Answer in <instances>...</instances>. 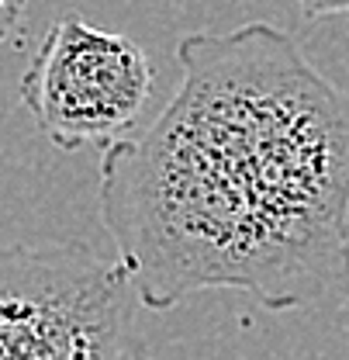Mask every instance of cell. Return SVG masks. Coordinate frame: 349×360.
Masks as SVG:
<instances>
[{
	"mask_svg": "<svg viewBox=\"0 0 349 360\" xmlns=\"http://www.w3.org/2000/svg\"><path fill=\"white\" fill-rule=\"evenodd\" d=\"M176 59L156 122L100 156V222L142 309L329 298L349 277V87L270 21L190 32Z\"/></svg>",
	"mask_w": 349,
	"mask_h": 360,
	"instance_id": "6da1fadb",
	"label": "cell"
},
{
	"mask_svg": "<svg viewBox=\"0 0 349 360\" xmlns=\"http://www.w3.org/2000/svg\"><path fill=\"white\" fill-rule=\"evenodd\" d=\"M118 257L84 243L0 246V360H149Z\"/></svg>",
	"mask_w": 349,
	"mask_h": 360,
	"instance_id": "7a4b0ae2",
	"label": "cell"
},
{
	"mask_svg": "<svg viewBox=\"0 0 349 360\" xmlns=\"http://www.w3.org/2000/svg\"><path fill=\"white\" fill-rule=\"evenodd\" d=\"M18 97L55 149H107L142 122L152 63L135 39L66 14L39 42Z\"/></svg>",
	"mask_w": 349,
	"mask_h": 360,
	"instance_id": "3957f363",
	"label": "cell"
},
{
	"mask_svg": "<svg viewBox=\"0 0 349 360\" xmlns=\"http://www.w3.org/2000/svg\"><path fill=\"white\" fill-rule=\"evenodd\" d=\"M298 11L308 21H322V18H336V14H349V0H294Z\"/></svg>",
	"mask_w": 349,
	"mask_h": 360,
	"instance_id": "277c9868",
	"label": "cell"
},
{
	"mask_svg": "<svg viewBox=\"0 0 349 360\" xmlns=\"http://www.w3.org/2000/svg\"><path fill=\"white\" fill-rule=\"evenodd\" d=\"M25 7H28V0H0V45L14 35V28H18Z\"/></svg>",
	"mask_w": 349,
	"mask_h": 360,
	"instance_id": "5b68a950",
	"label": "cell"
}]
</instances>
